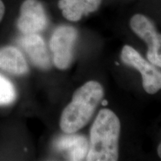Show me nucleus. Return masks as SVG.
<instances>
[{
    "label": "nucleus",
    "instance_id": "f257e3e1",
    "mask_svg": "<svg viewBox=\"0 0 161 161\" xmlns=\"http://www.w3.org/2000/svg\"><path fill=\"white\" fill-rule=\"evenodd\" d=\"M121 125L118 116L110 109L98 112L90 129L88 161H116L119 158Z\"/></svg>",
    "mask_w": 161,
    "mask_h": 161
},
{
    "label": "nucleus",
    "instance_id": "f03ea898",
    "mask_svg": "<svg viewBox=\"0 0 161 161\" xmlns=\"http://www.w3.org/2000/svg\"><path fill=\"white\" fill-rule=\"evenodd\" d=\"M104 95L103 86L96 80H89L78 88L61 114V130L66 134H74L83 128L91 119Z\"/></svg>",
    "mask_w": 161,
    "mask_h": 161
},
{
    "label": "nucleus",
    "instance_id": "7ed1b4c3",
    "mask_svg": "<svg viewBox=\"0 0 161 161\" xmlns=\"http://www.w3.org/2000/svg\"><path fill=\"white\" fill-rule=\"evenodd\" d=\"M78 38V31L70 25L58 27L50 40V49L54 64L60 69H66L72 63L73 48Z\"/></svg>",
    "mask_w": 161,
    "mask_h": 161
},
{
    "label": "nucleus",
    "instance_id": "20e7f679",
    "mask_svg": "<svg viewBox=\"0 0 161 161\" xmlns=\"http://www.w3.org/2000/svg\"><path fill=\"white\" fill-rule=\"evenodd\" d=\"M121 59L125 64L140 72L142 86L147 93L154 94L161 90V72L145 60L134 48L124 46L121 52Z\"/></svg>",
    "mask_w": 161,
    "mask_h": 161
},
{
    "label": "nucleus",
    "instance_id": "39448f33",
    "mask_svg": "<svg viewBox=\"0 0 161 161\" xmlns=\"http://www.w3.org/2000/svg\"><path fill=\"white\" fill-rule=\"evenodd\" d=\"M130 28L148 46L147 58L151 64L161 67V34L146 16L136 14L130 19Z\"/></svg>",
    "mask_w": 161,
    "mask_h": 161
},
{
    "label": "nucleus",
    "instance_id": "423d86ee",
    "mask_svg": "<svg viewBox=\"0 0 161 161\" xmlns=\"http://www.w3.org/2000/svg\"><path fill=\"white\" fill-rule=\"evenodd\" d=\"M48 18L39 0H25L20 6L17 27L24 35L37 34L46 29Z\"/></svg>",
    "mask_w": 161,
    "mask_h": 161
},
{
    "label": "nucleus",
    "instance_id": "0eeeda50",
    "mask_svg": "<svg viewBox=\"0 0 161 161\" xmlns=\"http://www.w3.org/2000/svg\"><path fill=\"white\" fill-rule=\"evenodd\" d=\"M19 43L23 48L33 64L43 69L50 67V59L45 42L37 34L24 35L19 40Z\"/></svg>",
    "mask_w": 161,
    "mask_h": 161
},
{
    "label": "nucleus",
    "instance_id": "6e6552de",
    "mask_svg": "<svg viewBox=\"0 0 161 161\" xmlns=\"http://www.w3.org/2000/svg\"><path fill=\"white\" fill-rule=\"evenodd\" d=\"M102 0H59L58 8L66 19L78 22L97 11Z\"/></svg>",
    "mask_w": 161,
    "mask_h": 161
},
{
    "label": "nucleus",
    "instance_id": "1a4fd4ad",
    "mask_svg": "<svg viewBox=\"0 0 161 161\" xmlns=\"http://www.w3.org/2000/svg\"><path fill=\"white\" fill-rule=\"evenodd\" d=\"M0 69L21 75L27 73L29 66L22 52L14 46L0 48Z\"/></svg>",
    "mask_w": 161,
    "mask_h": 161
},
{
    "label": "nucleus",
    "instance_id": "9d476101",
    "mask_svg": "<svg viewBox=\"0 0 161 161\" xmlns=\"http://www.w3.org/2000/svg\"><path fill=\"white\" fill-rule=\"evenodd\" d=\"M86 140L78 136H63L56 141L55 146L60 150L70 149L69 158L71 160H80L85 158L87 151Z\"/></svg>",
    "mask_w": 161,
    "mask_h": 161
},
{
    "label": "nucleus",
    "instance_id": "9b49d317",
    "mask_svg": "<svg viewBox=\"0 0 161 161\" xmlns=\"http://www.w3.org/2000/svg\"><path fill=\"white\" fill-rule=\"evenodd\" d=\"M16 98L17 92L14 84L0 74V106L9 105L14 102Z\"/></svg>",
    "mask_w": 161,
    "mask_h": 161
},
{
    "label": "nucleus",
    "instance_id": "f8f14e48",
    "mask_svg": "<svg viewBox=\"0 0 161 161\" xmlns=\"http://www.w3.org/2000/svg\"><path fill=\"white\" fill-rule=\"evenodd\" d=\"M5 5H4L3 2L2 1V0H0V22L2 21L4 15H5Z\"/></svg>",
    "mask_w": 161,
    "mask_h": 161
},
{
    "label": "nucleus",
    "instance_id": "ddd939ff",
    "mask_svg": "<svg viewBox=\"0 0 161 161\" xmlns=\"http://www.w3.org/2000/svg\"><path fill=\"white\" fill-rule=\"evenodd\" d=\"M158 154L159 157L161 158V143L159 145V146L158 148Z\"/></svg>",
    "mask_w": 161,
    "mask_h": 161
},
{
    "label": "nucleus",
    "instance_id": "4468645a",
    "mask_svg": "<svg viewBox=\"0 0 161 161\" xmlns=\"http://www.w3.org/2000/svg\"><path fill=\"white\" fill-rule=\"evenodd\" d=\"M102 104H103L104 105H107V104H108V101H106V100H104L103 102H102Z\"/></svg>",
    "mask_w": 161,
    "mask_h": 161
}]
</instances>
